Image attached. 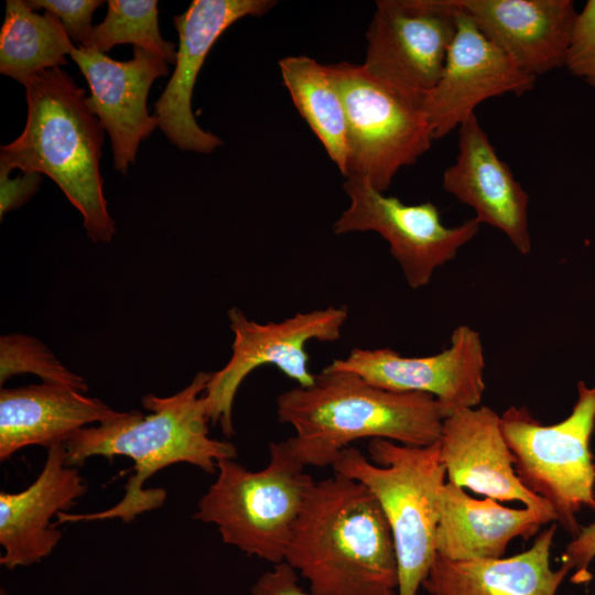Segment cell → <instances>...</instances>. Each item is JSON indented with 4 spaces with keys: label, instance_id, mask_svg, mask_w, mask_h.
<instances>
[{
    "label": "cell",
    "instance_id": "cell-26",
    "mask_svg": "<svg viewBox=\"0 0 595 595\" xmlns=\"http://www.w3.org/2000/svg\"><path fill=\"white\" fill-rule=\"evenodd\" d=\"M21 374H33L43 382L68 386L86 392V380L67 369L39 339L19 333L0 337V383Z\"/></svg>",
    "mask_w": 595,
    "mask_h": 595
},
{
    "label": "cell",
    "instance_id": "cell-22",
    "mask_svg": "<svg viewBox=\"0 0 595 595\" xmlns=\"http://www.w3.org/2000/svg\"><path fill=\"white\" fill-rule=\"evenodd\" d=\"M555 531L551 524L510 558L451 561L436 554L422 587L430 595H555L571 572L564 563L550 566Z\"/></svg>",
    "mask_w": 595,
    "mask_h": 595
},
{
    "label": "cell",
    "instance_id": "cell-19",
    "mask_svg": "<svg viewBox=\"0 0 595 595\" xmlns=\"http://www.w3.org/2000/svg\"><path fill=\"white\" fill-rule=\"evenodd\" d=\"M482 33L537 76L565 66L576 10L571 0H458Z\"/></svg>",
    "mask_w": 595,
    "mask_h": 595
},
{
    "label": "cell",
    "instance_id": "cell-23",
    "mask_svg": "<svg viewBox=\"0 0 595 595\" xmlns=\"http://www.w3.org/2000/svg\"><path fill=\"white\" fill-rule=\"evenodd\" d=\"M279 69L295 108L345 176L348 163L346 112L328 65L309 56H286L279 61Z\"/></svg>",
    "mask_w": 595,
    "mask_h": 595
},
{
    "label": "cell",
    "instance_id": "cell-11",
    "mask_svg": "<svg viewBox=\"0 0 595 595\" xmlns=\"http://www.w3.org/2000/svg\"><path fill=\"white\" fill-rule=\"evenodd\" d=\"M343 188L349 205L333 224V231L379 234L389 244L390 253L412 289L425 286L434 271L453 260L479 230L480 223L475 217L447 227L433 203L407 205L367 182L346 178Z\"/></svg>",
    "mask_w": 595,
    "mask_h": 595
},
{
    "label": "cell",
    "instance_id": "cell-20",
    "mask_svg": "<svg viewBox=\"0 0 595 595\" xmlns=\"http://www.w3.org/2000/svg\"><path fill=\"white\" fill-rule=\"evenodd\" d=\"M122 413L64 385L42 382L1 388L0 459L7 461L30 445L48 448L64 444L87 424H100Z\"/></svg>",
    "mask_w": 595,
    "mask_h": 595
},
{
    "label": "cell",
    "instance_id": "cell-9",
    "mask_svg": "<svg viewBox=\"0 0 595 595\" xmlns=\"http://www.w3.org/2000/svg\"><path fill=\"white\" fill-rule=\"evenodd\" d=\"M234 334L231 356L219 370L210 372L204 391L207 415L225 435L235 433L232 407L247 376L266 365L280 369L299 387H310L316 375L309 369L310 342H336L348 317L346 306H327L296 313L281 322L258 323L238 307L227 312Z\"/></svg>",
    "mask_w": 595,
    "mask_h": 595
},
{
    "label": "cell",
    "instance_id": "cell-21",
    "mask_svg": "<svg viewBox=\"0 0 595 595\" xmlns=\"http://www.w3.org/2000/svg\"><path fill=\"white\" fill-rule=\"evenodd\" d=\"M550 521H555L551 512L474 499L447 482L440 495L436 554L451 561L502 558L512 539L528 540Z\"/></svg>",
    "mask_w": 595,
    "mask_h": 595
},
{
    "label": "cell",
    "instance_id": "cell-12",
    "mask_svg": "<svg viewBox=\"0 0 595 595\" xmlns=\"http://www.w3.org/2000/svg\"><path fill=\"white\" fill-rule=\"evenodd\" d=\"M485 366L479 334L459 325L453 331L448 347L435 355L405 357L391 348H354L326 368L355 374L386 390L431 394L445 419L480 403L486 388Z\"/></svg>",
    "mask_w": 595,
    "mask_h": 595
},
{
    "label": "cell",
    "instance_id": "cell-28",
    "mask_svg": "<svg viewBox=\"0 0 595 595\" xmlns=\"http://www.w3.org/2000/svg\"><path fill=\"white\" fill-rule=\"evenodd\" d=\"M25 2L32 10L44 8L54 13L61 20L69 39L82 47L89 45L94 28L91 25L94 11L104 4L100 0H28Z\"/></svg>",
    "mask_w": 595,
    "mask_h": 595
},
{
    "label": "cell",
    "instance_id": "cell-1",
    "mask_svg": "<svg viewBox=\"0 0 595 595\" xmlns=\"http://www.w3.org/2000/svg\"><path fill=\"white\" fill-rule=\"evenodd\" d=\"M210 372L199 371L181 391L170 397L145 394L142 405L150 411H123L113 420L75 432L65 443L66 462L77 467L90 457L126 456L133 461L123 497L111 508L89 512L57 513L55 526L106 519L132 521L137 516L160 508L165 501L162 488H144L159 470L177 463L216 473L221 459H235L236 446L209 436L204 391Z\"/></svg>",
    "mask_w": 595,
    "mask_h": 595
},
{
    "label": "cell",
    "instance_id": "cell-18",
    "mask_svg": "<svg viewBox=\"0 0 595 595\" xmlns=\"http://www.w3.org/2000/svg\"><path fill=\"white\" fill-rule=\"evenodd\" d=\"M86 490L77 467L66 462L65 445L48 447L44 466L31 485L18 493H0V563L14 569L51 554L62 538L52 518L67 511Z\"/></svg>",
    "mask_w": 595,
    "mask_h": 595
},
{
    "label": "cell",
    "instance_id": "cell-8",
    "mask_svg": "<svg viewBox=\"0 0 595 595\" xmlns=\"http://www.w3.org/2000/svg\"><path fill=\"white\" fill-rule=\"evenodd\" d=\"M342 95L347 121L346 178L385 193L398 171L414 164L434 140L422 97L374 76L363 65H328Z\"/></svg>",
    "mask_w": 595,
    "mask_h": 595
},
{
    "label": "cell",
    "instance_id": "cell-32",
    "mask_svg": "<svg viewBox=\"0 0 595 595\" xmlns=\"http://www.w3.org/2000/svg\"><path fill=\"white\" fill-rule=\"evenodd\" d=\"M1 595H3V592H1Z\"/></svg>",
    "mask_w": 595,
    "mask_h": 595
},
{
    "label": "cell",
    "instance_id": "cell-3",
    "mask_svg": "<svg viewBox=\"0 0 595 595\" xmlns=\"http://www.w3.org/2000/svg\"><path fill=\"white\" fill-rule=\"evenodd\" d=\"M279 422L295 434L284 443L304 467L333 466L338 455L363 439L411 446L439 441L444 415L437 400L422 392H398L361 377L324 367L310 387L277 398Z\"/></svg>",
    "mask_w": 595,
    "mask_h": 595
},
{
    "label": "cell",
    "instance_id": "cell-17",
    "mask_svg": "<svg viewBox=\"0 0 595 595\" xmlns=\"http://www.w3.org/2000/svg\"><path fill=\"white\" fill-rule=\"evenodd\" d=\"M455 162L443 174V187L472 207L476 219L502 231L522 255L531 251L529 195L495 151L476 115L458 128Z\"/></svg>",
    "mask_w": 595,
    "mask_h": 595
},
{
    "label": "cell",
    "instance_id": "cell-4",
    "mask_svg": "<svg viewBox=\"0 0 595 595\" xmlns=\"http://www.w3.org/2000/svg\"><path fill=\"white\" fill-rule=\"evenodd\" d=\"M24 87L25 127L0 148V170L47 175L80 212L87 236L110 242L116 228L99 170L104 128L86 106L85 90L60 67L39 73Z\"/></svg>",
    "mask_w": 595,
    "mask_h": 595
},
{
    "label": "cell",
    "instance_id": "cell-5",
    "mask_svg": "<svg viewBox=\"0 0 595 595\" xmlns=\"http://www.w3.org/2000/svg\"><path fill=\"white\" fill-rule=\"evenodd\" d=\"M368 452L370 459L349 446L332 467L361 483L379 501L394 541L398 595H416L436 555L440 495L446 476L439 441L411 446L374 439Z\"/></svg>",
    "mask_w": 595,
    "mask_h": 595
},
{
    "label": "cell",
    "instance_id": "cell-27",
    "mask_svg": "<svg viewBox=\"0 0 595 595\" xmlns=\"http://www.w3.org/2000/svg\"><path fill=\"white\" fill-rule=\"evenodd\" d=\"M565 67L595 87V0H588L576 14Z\"/></svg>",
    "mask_w": 595,
    "mask_h": 595
},
{
    "label": "cell",
    "instance_id": "cell-24",
    "mask_svg": "<svg viewBox=\"0 0 595 595\" xmlns=\"http://www.w3.org/2000/svg\"><path fill=\"white\" fill-rule=\"evenodd\" d=\"M74 48L61 20L34 12L25 1L7 0L0 32V72L23 86L39 73L65 66Z\"/></svg>",
    "mask_w": 595,
    "mask_h": 595
},
{
    "label": "cell",
    "instance_id": "cell-25",
    "mask_svg": "<svg viewBox=\"0 0 595 595\" xmlns=\"http://www.w3.org/2000/svg\"><path fill=\"white\" fill-rule=\"evenodd\" d=\"M104 21L94 25L85 48L108 52L117 44L131 43L175 64V45L163 40L158 23L156 0H110Z\"/></svg>",
    "mask_w": 595,
    "mask_h": 595
},
{
    "label": "cell",
    "instance_id": "cell-14",
    "mask_svg": "<svg viewBox=\"0 0 595 595\" xmlns=\"http://www.w3.org/2000/svg\"><path fill=\"white\" fill-rule=\"evenodd\" d=\"M536 79L519 69L461 10L440 79L421 102L434 140L458 129L484 100L508 93L520 96L534 87Z\"/></svg>",
    "mask_w": 595,
    "mask_h": 595
},
{
    "label": "cell",
    "instance_id": "cell-31",
    "mask_svg": "<svg viewBox=\"0 0 595 595\" xmlns=\"http://www.w3.org/2000/svg\"><path fill=\"white\" fill-rule=\"evenodd\" d=\"M251 595H312L299 584L298 573L285 562L273 564L253 584ZM398 595V592L392 594Z\"/></svg>",
    "mask_w": 595,
    "mask_h": 595
},
{
    "label": "cell",
    "instance_id": "cell-7",
    "mask_svg": "<svg viewBox=\"0 0 595 595\" xmlns=\"http://www.w3.org/2000/svg\"><path fill=\"white\" fill-rule=\"evenodd\" d=\"M500 428L522 485L543 498L575 538L581 530L575 513L582 507L595 511V382L578 381L577 400L559 423L542 425L527 407L511 405L500 415Z\"/></svg>",
    "mask_w": 595,
    "mask_h": 595
},
{
    "label": "cell",
    "instance_id": "cell-16",
    "mask_svg": "<svg viewBox=\"0 0 595 595\" xmlns=\"http://www.w3.org/2000/svg\"><path fill=\"white\" fill-rule=\"evenodd\" d=\"M439 444L450 483L497 501L518 500L554 515L550 505L518 478L500 415L489 407L465 408L446 416Z\"/></svg>",
    "mask_w": 595,
    "mask_h": 595
},
{
    "label": "cell",
    "instance_id": "cell-2",
    "mask_svg": "<svg viewBox=\"0 0 595 595\" xmlns=\"http://www.w3.org/2000/svg\"><path fill=\"white\" fill-rule=\"evenodd\" d=\"M284 562L312 595L398 592L396 547L382 508L366 486L338 473L309 488Z\"/></svg>",
    "mask_w": 595,
    "mask_h": 595
},
{
    "label": "cell",
    "instance_id": "cell-13",
    "mask_svg": "<svg viewBox=\"0 0 595 595\" xmlns=\"http://www.w3.org/2000/svg\"><path fill=\"white\" fill-rule=\"evenodd\" d=\"M277 2L271 0H194L173 17L178 34L174 72L154 105L159 128L181 150L209 154L223 144L203 130L192 112L197 75L218 37L239 19L261 17Z\"/></svg>",
    "mask_w": 595,
    "mask_h": 595
},
{
    "label": "cell",
    "instance_id": "cell-6",
    "mask_svg": "<svg viewBox=\"0 0 595 595\" xmlns=\"http://www.w3.org/2000/svg\"><path fill=\"white\" fill-rule=\"evenodd\" d=\"M264 468L248 470L234 459L217 463V477L193 517L217 527L224 543L272 564L285 551L314 479L284 441L269 444Z\"/></svg>",
    "mask_w": 595,
    "mask_h": 595
},
{
    "label": "cell",
    "instance_id": "cell-10",
    "mask_svg": "<svg viewBox=\"0 0 595 595\" xmlns=\"http://www.w3.org/2000/svg\"><path fill=\"white\" fill-rule=\"evenodd\" d=\"M458 0H379L366 39L364 68L422 97L440 79L457 29Z\"/></svg>",
    "mask_w": 595,
    "mask_h": 595
},
{
    "label": "cell",
    "instance_id": "cell-30",
    "mask_svg": "<svg viewBox=\"0 0 595 595\" xmlns=\"http://www.w3.org/2000/svg\"><path fill=\"white\" fill-rule=\"evenodd\" d=\"M10 172L0 170V216L19 208L37 191L41 174L36 172L22 173L15 178L9 177Z\"/></svg>",
    "mask_w": 595,
    "mask_h": 595
},
{
    "label": "cell",
    "instance_id": "cell-15",
    "mask_svg": "<svg viewBox=\"0 0 595 595\" xmlns=\"http://www.w3.org/2000/svg\"><path fill=\"white\" fill-rule=\"evenodd\" d=\"M69 55L90 89L86 106L110 136L115 169L125 175L136 161L140 141L159 127L155 116L149 115L147 99L153 82L169 74L167 62L136 46L127 62L82 46H74Z\"/></svg>",
    "mask_w": 595,
    "mask_h": 595
},
{
    "label": "cell",
    "instance_id": "cell-29",
    "mask_svg": "<svg viewBox=\"0 0 595 595\" xmlns=\"http://www.w3.org/2000/svg\"><path fill=\"white\" fill-rule=\"evenodd\" d=\"M595 558V522L581 528L578 534L567 544L562 563L567 564L573 574L571 582L585 584L591 581L589 564Z\"/></svg>",
    "mask_w": 595,
    "mask_h": 595
}]
</instances>
